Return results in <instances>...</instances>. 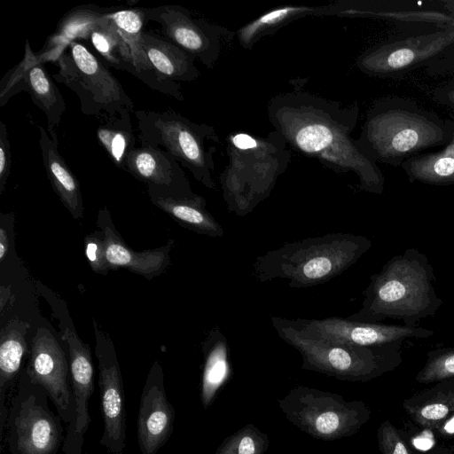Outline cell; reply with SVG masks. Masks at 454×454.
I'll return each instance as SVG.
<instances>
[{
    "label": "cell",
    "mask_w": 454,
    "mask_h": 454,
    "mask_svg": "<svg viewBox=\"0 0 454 454\" xmlns=\"http://www.w3.org/2000/svg\"><path fill=\"white\" fill-rule=\"evenodd\" d=\"M401 168L410 182L440 186L453 185L454 119L452 138L442 149L413 156L404 161Z\"/></svg>",
    "instance_id": "28"
},
{
    "label": "cell",
    "mask_w": 454,
    "mask_h": 454,
    "mask_svg": "<svg viewBox=\"0 0 454 454\" xmlns=\"http://www.w3.org/2000/svg\"><path fill=\"white\" fill-rule=\"evenodd\" d=\"M98 223L105 234L106 259L110 270L125 268L146 278H152L168 266L172 240L157 249L137 252L122 240L106 209L99 211Z\"/></svg>",
    "instance_id": "20"
},
{
    "label": "cell",
    "mask_w": 454,
    "mask_h": 454,
    "mask_svg": "<svg viewBox=\"0 0 454 454\" xmlns=\"http://www.w3.org/2000/svg\"><path fill=\"white\" fill-rule=\"evenodd\" d=\"M444 4L449 14L454 18V1H445Z\"/></svg>",
    "instance_id": "41"
},
{
    "label": "cell",
    "mask_w": 454,
    "mask_h": 454,
    "mask_svg": "<svg viewBox=\"0 0 454 454\" xmlns=\"http://www.w3.org/2000/svg\"><path fill=\"white\" fill-rule=\"evenodd\" d=\"M427 356L415 377L417 382L429 384L454 379V346L430 350Z\"/></svg>",
    "instance_id": "32"
},
{
    "label": "cell",
    "mask_w": 454,
    "mask_h": 454,
    "mask_svg": "<svg viewBox=\"0 0 454 454\" xmlns=\"http://www.w3.org/2000/svg\"><path fill=\"white\" fill-rule=\"evenodd\" d=\"M105 234L96 231L84 238V251L90 268L97 273L106 275L110 270L105 251Z\"/></svg>",
    "instance_id": "33"
},
{
    "label": "cell",
    "mask_w": 454,
    "mask_h": 454,
    "mask_svg": "<svg viewBox=\"0 0 454 454\" xmlns=\"http://www.w3.org/2000/svg\"><path fill=\"white\" fill-rule=\"evenodd\" d=\"M89 39L108 66L133 74L129 51L110 20L109 13L96 26Z\"/></svg>",
    "instance_id": "31"
},
{
    "label": "cell",
    "mask_w": 454,
    "mask_h": 454,
    "mask_svg": "<svg viewBox=\"0 0 454 454\" xmlns=\"http://www.w3.org/2000/svg\"><path fill=\"white\" fill-rule=\"evenodd\" d=\"M239 454H254V444L250 437L247 436L241 440L239 446Z\"/></svg>",
    "instance_id": "39"
},
{
    "label": "cell",
    "mask_w": 454,
    "mask_h": 454,
    "mask_svg": "<svg viewBox=\"0 0 454 454\" xmlns=\"http://www.w3.org/2000/svg\"><path fill=\"white\" fill-rule=\"evenodd\" d=\"M11 290H10V287H5L4 286H2L0 287V311L1 313H3L4 309V307H5V303H7V301H9L10 297H11Z\"/></svg>",
    "instance_id": "40"
},
{
    "label": "cell",
    "mask_w": 454,
    "mask_h": 454,
    "mask_svg": "<svg viewBox=\"0 0 454 454\" xmlns=\"http://www.w3.org/2000/svg\"><path fill=\"white\" fill-rule=\"evenodd\" d=\"M453 44L454 26H450L379 43L361 53L356 66L371 76L394 78L430 64Z\"/></svg>",
    "instance_id": "10"
},
{
    "label": "cell",
    "mask_w": 454,
    "mask_h": 454,
    "mask_svg": "<svg viewBox=\"0 0 454 454\" xmlns=\"http://www.w3.org/2000/svg\"><path fill=\"white\" fill-rule=\"evenodd\" d=\"M149 193L153 203L176 219L181 224L212 238H222L223 227L206 209V200L196 195L193 198H175L158 192L149 186Z\"/></svg>",
    "instance_id": "26"
},
{
    "label": "cell",
    "mask_w": 454,
    "mask_h": 454,
    "mask_svg": "<svg viewBox=\"0 0 454 454\" xmlns=\"http://www.w3.org/2000/svg\"><path fill=\"white\" fill-rule=\"evenodd\" d=\"M278 336L295 348L307 364L357 378H373L400 365L403 341L381 346L360 347L327 341L305 335L286 318L270 316Z\"/></svg>",
    "instance_id": "7"
},
{
    "label": "cell",
    "mask_w": 454,
    "mask_h": 454,
    "mask_svg": "<svg viewBox=\"0 0 454 454\" xmlns=\"http://www.w3.org/2000/svg\"><path fill=\"white\" fill-rule=\"evenodd\" d=\"M50 395L21 373L8 410L7 444L10 454H57L65 434L62 419L49 405Z\"/></svg>",
    "instance_id": "9"
},
{
    "label": "cell",
    "mask_w": 454,
    "mask_h": 454,
    "mask_svg": "<svg viewBox=\"0 0 454 454\" xmlns=\"http://www.w3.org/2000/svg\"><path fill=\"white\" fill-rule=\"evenodd\" d=\"M30 328L29 323L18 318L11 319L0 332V442L2 445L4 429L8 411L5 404L10 387L17 378L23 358L27 353L25 336Z\"/></svg>",
    "instance_id": "22"
},
{
    "label": "cell",
    "mask_w": 454,
    "mask_h": 454,
    "mask_svg": "<svg viewBox=\"0 0 454 454\" xmlns=\"http://www.w3.org/2000/svg\"><path fill=\"white\" fill-rule=\"evenodd\" d=\"M134 114L141 145L162 149L198 182L208 189H215L214 156L220 142L215 128L193 122L172 109L136 110Z\"/></svg>",
    "instance_id": "6"
},
{
    "label": "cell",
    "mask_w": 454,
    "mask_h": 454,
    "mask_svg": "<svg viewBox=\"0 0 454 454\" xmlns=\"http://www.w3.org/2000/svg\"><path fill=\"white\" fill-rule=\"evenodd\" d=\"M145 21L160 26L162 36L207 68L218 61L234 33L226 27L194 18L185 7L174 4L141 8Z\"/></svg>",
    "instance_id": "11"
},
{
    "label": "cell",
    "mask_w": 454,
    "mask_h": 454,
    "mask_svg": "<svg viewBox=\"0 0 454 454\" xmlns=\"http://www.w3.org/2000/svg\"><path fill=\"white\" fill-rule=\"evenodd\" d=\"M286 321L309 337L360 347L381 346L434 335V331L419 326L364 323L340 317L323 319L286 318Z\"/></svg>",
    "instance_id": "13"
},
{
    "label": "cell",
    "mask_w": 454,
    "mask_h": 454,
    "mask_svg": "<svg viewBox=\"0 0 454 454\" xmlns=\"http://www.w3.org/2000/svg\"><path fill=\"white\" fill-rule=\"evenodd\" d=\"M39 127V146L43 164L55 193L74 218L82 215L83 206L80 183L59 151L57 132Z\"/></svg>",
    "instance_id": "21"
},
{
    "label": "cell",
    "mask_w": 454,
    "mask_h": 454,
    "mask_svg": "<svg viewBox=\"0 0 454 454\" xmlns=\"http://www.w3.org/2000/svg\"><path fill=\"white\" fill-rule=\"evenodd\" d=\"M129 114L105 119L96 130L98 143L112 162L125 171L126 160L135 148L136 137Z\"/></svg>",
    "instance_id": "30"
},
{
    "label": "cell",
    "mask_w": 454,
    "mask_h": 454,
    "mask_svg": "<svg viewBox=\"0 0 454 454\" xmlns=\"http://www.w3.org/2000/svg\"><path fill=\"white\" fill-rule=\"evenodd\" d=\"M432 98L448 110L454 119V79L436 87L432 92Z\"/></svg>",
    "instance_id": "36"
},
{
    "label": "cell",
    "mask_w": 454,
    "mask_h": 454,
    "mask_svg": "<svg viewBox=\"0 0 454 454\" xmlns=\"http://www.w3.org/2000/svg\"><path fill=\"white\" fill-rule=\"evenodd\" d=\"M372 247L365 236L334 232L284 243L257 256L253 276L259 283L289 280L292 288H307L340 275Z\"/></svg>",
    "instance_id": "4"
},
{
    "label": "cell",
    "mask_w": 454,
    "mask_h": 454,
    "mask_svg": "<svg viewBox=\"0 0 454 454\" xmlns=\"http://www.w3.org/2000/svg\"><path fill=\"white\" fill-rule=\"evenodd\" d=\"M95 355L98 361L103 434L99 443L111 454H122L126 447V407L123 381L114 346L96 321Z\"/></svg>",
    "instance_id": "12"
},
{
    "label": "cell",
    "mask_w": 454,
    "mask_h": 454,
    "mask_svg": "<svg viewBox=\"0 0 454 454\" xmlns=\"http://www.w3.org/2000/svg\"><path fill=\"white\" fill-rule=\"evenodd\" d=\"M175 411L167 398L163 369L153 364L140 396L137 436L141 454H156L173 432Z\"/></svg>",
    "instance_id": "17"
},
{
    "label": "cell",
    "mask_w": 454,
    "mask_h": 454,
    "mask_svg": "<svg viewBox=\"0 0 454 454\" xmlns=\"http://www.w3.org/2000/svg\"><path fill=\"white\" fill-rule=\"evenodd\" d=\"M274 130L289 147L337 173H354L362 191L382 194L384 176L352 137L359 118L357 103H340L301 89L279 93L268 102Z\"/></svg>",
    "instance_id": "1"
},
{
    "label": "cell",
    "mask_w": 454,
    "mask_h": 454,
    "mask_svg": "<svg viewBox=\"0 0 454 454\" xmlns=\"http://www.w3.org/2000/svg\"><path fill=\"white\" fill-rule=\"evenodd\" d=\"M370 279L362 307L348 316V320L380 324L393 318L417 326L422 318L434 317L442 304L434 289L433 266L415 248L389 259Z\"/></svg>",
    "instance_id": "3"
},
{
    "label": "cell",
    "mask_w": 454,
    "mask_h": 454,
    "mask_svg": "<svg viewBox=\"0 0 454 454\" xmlns=\"http://www.w3.org/2000/svg\"><path fill=\"white\" fill-rule=\"evenodd\" d=\"M70 53L57 59L52 77L73 90L87 115L103 119L134 113V103L114 75L82 43H70Z\"/></svg>",
    "instance_id": "8"
},
{
    "label": "cell",
    "mask_w": 454,
    "mask_h": 454,
    "mask_svg": "<svg viewBox=\"0 0 454 454\" xmlns=\"http://www.w3.org/2000/svg\"><path fill=\"white\" fill-rule=\"evenodd\" d=\"M68 369L65 352L52 333L44 327L38 328L31 341L26 372L33 383L45 388L57 413L67 425L74 411Z\"/></svg>",
    "instance_id": "14"
},
{
    "label": "cell",
    "mask_w": 454,
    "mask_h": 454,
    "mask_svg": "<svg viewBox=\"0 0 454 454\" xmlns=\"http://www.w3.org/2000/svg\"><path fill=\"white\" fill-rule=\"evenodd\" d=\"M9 250V237L4 226L0 228V262H2Z\"/></svg>",
    "instance_id": "38"
},
{
    "label": "cell",
    "mask_w": 454,
    "mask_h": 454,
    "mask_svg": "<svg viewBox=\"0 0 454 454\" xmlns=\"http://www.w3.org/2000/svg\"><path fill=\"white\" fill-rule=\"evenodd\" d=\"M329 15L327 5H285L274 8L239 27L236 35L244 49H251L262 37L274 35L287 24L306 16Z\"/></svg>",
    "instance_id": "27"
},
{
    "label": "cell",
    "mask_w": 454,
    "mask_h": 454,
    "mask_svg": "<svg viewBox=\"0 0 454 454\" xmlns=\"http://www.w3.org/2000/svg\"><path fill=\"white\" fill-rule=\"evenodd\" d=\"M125 171L170 197L193 198L197 195L192 192L178 161L159 147H135L127 157Z\"/></svg>",
    "instance_id": "18"
},
{
    "label": "cell",
    "mask_w": 454,
    "mask_h": 454,
    "mask_svg": "<svg viewBox=\"0 0 454 454\" xmlns=\"http://www.w3.org/2000/svg\"><path fill=\"white\" fill-rule=\"evenodd\" d=\"M339 426V418L334 412L321 414L316 420V427L322 434H330Z\"/></svg>",
    "instance_id": "37"
},
{
    "label": "cell",
    "mask_w": 454,
    "mask_h": 454,
    "mask_svg": "<svg viewBox=\"0 0 454 454\" xmlns=\"http://www.w3.org/2000/svg\"><path fill=\"white\" fill-rule=\"evenodd\" d=\"M403 409L420 427L439 429L454 417V379L413 395L403 402Z\"/></svg>",
    "instance_id": "24"
},
{
    "label": "cell",
    "mask_w": 454,
    "mask_h": 454,
    "mask_svg": "<svg viewBox=\"0 0 454 454\" xmlns=\"http://www.w3.org/2000/svg\"><path fill=\"white\" fill-rule=\"evenodd\" d=\"M115 9L95 5L75 7L59 21L55 33L49 38L39 58L43 62L56 60L70 43L78 38L89 39L96 26Z\"/></svg>",
    "instance_id": "25"
},
{
    "label": "cell",
    "mask_w": 454,
    "mask_h": 454,
    "mask_svg": "<svg viewBox=\"0 0 454 454\" xmlns=\"http://www.w3.org/2000/svg\"><path fill=\"white\" fill-rule=\"evenodd\" d=\"M330 15L350 18H380L396 21L433 24L437 28L454 26V18L449 13L435 11H395L368 7L360 3L339 1L328 4Z\"/></svg>",
    "instance_id": "29"
},
{
    "label": "cell",
    "mask_w": 454,
    "mask_h": 454,
    "mask_svg": "<svg viewBox=\"0 0 454 454\" xmlns=\"http://www.w3.org/2000/svg\"><path fill=\"white\" fill-rule=\"evenodd\" d=\"M109 18L129 51L134 67L132 75L153 90L177 100H184L180 84L162 80L147 60L141 44V35L145 21L142 9H115L109 13Z\"/></svg>",
    "instance_id": "19"
},
{
    "label": "cell",
    "mask_w": 454,
    "mask_h": 454,
    "mask_svg": "<svg viewBox=\"0 0 454 454\" xmlns=\"http://www.w3.org/2000/svg\"><path fill=\"white\" fill-rule=\"evenodd\" d=\"M452 134L453 119H442L413 99L389 96L371 106L356 139L374 161L401 167L426 150L446 145Z\"/></svg>",
    "instance_id": "2"
},
{
    "label": "cell",
    "mask_w": 454,
    "mask_h": 454,
    "mask_svg": "<svg viewBox=\"0 0 454 454\" xmlns=\"http://www.w3.org/2000/svg\"><path fill=\"white\" fill-rule=\"evenodd\" d=\"M12 167V153L8 130L4 121H0V193L6 185Z\"/></svg>",
    "instance_id": "35"
},
{
    "label": "cell",
    "mask_w": 454,
    "mask_h": 454,
    "mask_svg": "<svg viewBox=\"0 0 454 454\" xmlns=\"http://www.w3.org/2000/svg\"><path fill=\"white\" fill-rule=\"evenodd\" d=\"M228 163L219 176L229 211L245 216L267 199L291 161L285 138L277 131L265 137L232 132L227 137Z\"/></svg>",
    "instance_id": "5"
},
{
    "label": "cell",
    "mask_w": 454,
    "mask_h": 454,
    "mask_svg": "<svg viewBox=\"0 0 454 454\" xmlns=\"http://www.w3.org/2000/svg\"><path fill=\"white\" fill-rule=\"evenodd\" d=\"M62 340L69 348L73 417L67 425L63 454H82L84 435L91 422L89 401L94 392V366L90 349L74 332L66 328Z\"/></svg>",
    "instance_id": "15"
},
{
    "label": "cell",
    "mask_w": 454,
    "mask_h": 454,
    "mask_svg": "<svg viewBox=\"0 0 454 454\" xmlns=\"http://www.w3.org/2000/svg\"><path fill=\"white\" fill-rule=\"evenodd\" d=\"M379 442L383 454H411L404 441L389 421L381 424Z\"/></svg>",
    "instance_id": "34"
},
{
    "label": "cell",
    "mask_w": 454,
    "mask_h": 454,
    "mask_svg": "<svg viewBox=\"0 0 454 454\" xmlns=\"http://www.w3.org/2000/svg\"><path fill=\"white\" fill-rule=\"evenodd\" d=\"M141 44L150 66L162 80L179 83L200 77L196 59L171 42L143 32Z\"/></svg>",
    "instance_id": "23"
},
{
    "label": "cell",
    "mask_w": 454,
    "mask_h": 454,
    "mask_svg": "<svg viewBox=\"0 0 454 454\" xmlns=\"http://www.w3.org/2000/svg\"><path fill=\"white\" fill-rule=\"evenodd\" d=\"M43 64L27 40L23 59L4 76L1 90L9 98L27 91L33 103L44 113L48 129L57 130L66 111V102Z\"/></svg>",
    "instance_id": "16"
}]
</instances>
